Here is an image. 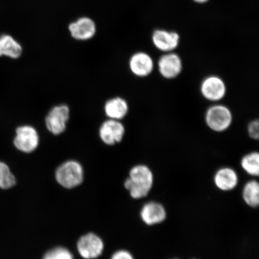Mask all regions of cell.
<instances>
[{
	"instance_id": "cell-1",
	"label": "cell",
	"mask_w": 259,
	"mask_h": 259,
	"mask_svg": "<svg viewBox=\"0 0 259 259\" xmlns=\"http://www.w3.org/2000/svg\"><path fill=\"white\" fill-rule=\"evenodd\" d=\"M154 176L151 168L144 164L135 165L129 171L124 187L134 199L147 197L154 186Z\"/></svg>"
},
{
	"instance_id": "cell-2",
	"label": "cell",
	"mask_w": 259,
	"mask_h": 259,
	"mask_svg": "<svg viewBox=\"0 0 259 259\" xmlns=\"http://www.w3.org/2000/svg\"><path fill=\"white\" fill-rule=\"evenodd\" d=\"M204 121L210 131L221 134L231 128L234 115L228 106L221 103H212L206 110Z\"/></svg>"
},
{
	"instance_id": "cell-3",
	"label": "cell",
	"mask_w": 259,
	"mask_h": 259,
	"mask_svg": "<svg viewBox=\"0 0 259 259\" xmlns=\"http://www.w3.org/2000/svg\"><path fill=\"white\" fill-rule=\"evenodd\" d=\"M83 175V167L79 162L70 160L57 167L55 177L61 186L71 189L82 184Z\"/></svg>"
},
{
	"instance_id": "cell-4",
	"label": "cell",
	"mask_w": 259,
	"mask_h": 259,
	"mask_svg": "<svg viewBox=\"0 0 259 259\" xmlns=\"http://www.w3.org/2000/svg\"><path fill=\"white\" fill-rule=\"evenodd\" d=\"M199 89L203 98L212 103H221L228 93L225 81L215 74H210L203 78Z\"/></svg>"
},
{
	"instance_id": "cell-5",
	"label": "cell",
	"mask_w": 259,
	"mask_h": 259,
	"mask_svg": "<svg viewBox=\"0 0 259 259\" xmlns=\"http://www.w3.org/2000/svg\"><path fill=\"white\" fill-rule=\"evenodd\" d=\"M155 66L163 78L173 80L177 78L182 73L184 63L182 58L176 52L163 53L158 58Z\"/></svg>"
},
{
	"instance_id": "cell-6",
	"label": "cell",
	"mask_w": 259,
	"mask_h": 259,
	"mask_svg": "<svg viewBox=\"0 0 259 259\" xmlns=\"http://www.w3.org/2000/svg\"><path fill=\"white\" fill-rule=\"evenodd\" d=\"M70 110L69 106L60 104L50 109L45 118V125L54 135H60L66 131L69 120Z\"/></svg>"
},
{
	"instance_id": "cell-7",
	"label": "cell",
	"mask_w": 259,
	"mask_h": 259,
	"mask_svg": "<svg viewBox=\"0 0 259 259\" xmlns=\"http://www.w3.org/2000/svg\"><path fill=\"white\" fill-rule=\"evenodd\" d=\"M14 143L17 150L24 153H31L38 147L40 136L37 129L30 125L19 126L16 130Z\"/></svg>"
},
{
	"instance_id": "cell-8",
	"label": "cell",
	"mask_w": 259,
	"mask_h": 259,
	"mask_svg": "<svg viewBox=\"0 0 259 259\" xmlns=\"http://www.w3.org/2000/svg\"><path fill=\"white\" fill-rule=\"evenodd\" d=\"M125 135V128L121 121L108 119L102 123L99 136L105 144L109 146L120 143Z\"/></svg>"
},
{
	"instance_id": "cell-9",
	"label": "cell",
	"mask_w": 259,
	"mask_h": 259,
	"mask_svg": "<svg viewBox=\"0 0 259 259\" xmlns=\"http://www.w3.org/2000/svg\"><path fill=\"white\" fill-rule=\"evenodd\" d=\"M77 249L83 258H96L102 255L104 250V243L98 235L89 233L81 236L77 243Z\"/></svg>"
},
{
	"instance_id": "cell-10",
	"label": "cell",
	"mask_w": 259,
	"mask_h": 259,
	"mask_svg": "<svg viewBox=\"0 0 259 259\" xmlns=\"http://www.w3.org/2000/svg\"><path fill=\"white\" fill-rule=\"evenodd\" d=\"M128 67L134 76L144 78L153 73L155 63L150 54L139 51L133 54L130 58Z\"/></svg>"
},
{
	"instance_id": "cell-11",
	"label": "cell",
	"mask_w": 259,
	"mask_h": 259,
	"mask_svg": "<svg viewBox=\"0 0 259 259\" xmlns=\"http://www.w3.org/2000/svg\"><path fill=\"white\" fill-rule=\"evenodd\" d=\"M151 40L157 50L167 53L175 52L179 47L180 36L176 31L157 29L152 34Z\"/></svg>"
},
{
	"instance_id": "cell-12",
	"label": "cell",
	"mask_w": 259,
	"mask_h": 259,
	"mask_svg": "<svg viewBox=\"0 0 259 259\" xmlns=\"http://www.w3.org/2000/svg\"><path fill=\"white\" fill-rule=\"evenodd\" d=\"M140 217L144 224L149 226L160 225L167 218L166 208L160 202L150 201L142 206Z\"/></svg>"
},
{
	"instance_id": "cell-13",
	"label": "cell",
	"mask_w": 259,
	"mask_h": 259,
	"mask_svg": "<svg viewBox=\"0 0 259 259\" xmlns=\"http://www.w3.org/2000/svg\"><path fill=\"white\" fill-rule=\"evenodd\" d=\"M213 180L215 187L219 190L229 192L238 186L239 177L238 173L232 167L225 166L216 171Z\"/></svg>"
},
{
	"instance_id": "cell-14",
	"label": "cell",
	"mask_w": 259,
	"mask_h": 259,
	"mask_svg": "<svg viewBox=\"0 0 259 259\" xmlns=\"http://www.w3.org/2000/svg\"><path fill=\"white\" fill-rule=\"evenodd\" d=\"M69 30L74 39L85 41L95 36L96 33V25L92 19L83 17L70 24Z\"/></svg>"
},
{
	"instance_id": "cell-15",
	"label": "cell",
	"mask_w": 259,
	"mask_h": 259,
	"mask_svg": "<svg viewBox=\"0 0 259 259\" xmlns=\"http://www.w3.org/2000/svg\"><path fill=\"white\" fill-rule=\"evenodd\" d=\"M104 111L108 119L121 121L128 114V103L121 97H113L106 102Z\"/></svg>"
},
{
	"instance_id": "cell-16",
	"label": "cell",
	"mask_w": 259,
	"mask_h": 259,
	"mask_svg": "<svg viewBox=\"0 0 259 259\" xmlns=\"http://www.w3.org/2000/svg\"><path fill=\"white\" fill-rule=\"evenodd\" d=\"M23 53V48L19 42L12 35L0 34V57L3 56L18 59Z\"/></svg>"
},
{
	"instance_id": "cell-17",
	"label": "cell",
	"mask_w": 259,
	"mask_h": 259,
	"mask_svg": "<svg viewBox=\"0 0 259 259\" xmlns=\"http://www.w3.org/2000/svg\"><path fill=\"white\" fill-rule=\"evenodd\" d=\"M242 199L246 205L252 208H256L259 205V184L255 180L248 181L243 187Z\"/></svg>"
},
{
	"instance_id": "cell-18",
	"label": "cell",
	"mask_w": 259,
	"mask_h": 259,
	"mask_svg": "<svg viewBox=\"0 0 259 259\" xmlns=\"http://www.w3.org/2000/svg\"><path fill=\"white\" fill-rule=\"evenodd\" d=\"M241 166L245 172L252 177H257L259 175V153L252 151L246 154L241 158Z\"/></svg>"
},
{
	"instance_id": "cell-19",
	"label": "cell",
	"mask_w": 259,
	"mask_h": 259,
	"mask_svg": "<svg viewBox=\"0 0 259 259\" xmlns=\"http://www.w3.org/2000/svg\"><path fill=\"white\" fill-rule=\"evenodd\" d=\"M16 183V178L9 167L6 163L0 161V188L3 190H8L14 187Z\"/></svg>"
},
{
	"instance_id": "cell-20",
	"label": "cell",
	"mask_w": 259,
	"mask_h": 259,
	"mask_svg": "<svg viewBox=\"0 0 259 259\" xmlns=\"http://www.w3.org/2000/svg\"><path fill=\"white\" fill-rule=\"evenodd\" d=\"M43 259H74L73 255L68 249L57 247L49 250Z\"/></svg>"
},
{
	"instance_id": "cell-21",
	"label": "cell",
	"mask_w": 259,
	"mask_h": 259,
	"mask_svg": "<svg viewBox=\"0 0 259 259\" xmlns=\"http://www.w3.org/2000/svg\"><path fill=\"white\" fill-rule=\"evenodd\" d=\"M247 134L251 139L255 141L258 140L259 138V121L258 119H254L248 123Z\"/></svg>"
},
{
	"instance_id": "cell-22",
	"label": "cell",
	"mask_w": 259,
	"mask_h": 259,
	"mask_svg": "<svg viewBox=\"0 0 259 259\" xmlns=\"http://www.w3.org/2000/svg\"><path fill=\"white\" fill-rule=\"evenodd\" d=\"M111 259H135L131 252L125 250L116 251L112 255Z\"/></svg>"
},
{
	"instance_id": "cell-23",
	"label": "cell",
	"mask_w": 259,
	"mask_h": 259,
	"mask_svg": "<svg viewBox=\"0 0 259 259\" xmlns=\"http://www.w3.org/2000/svg\"><path fill=\"white\" fill-rule=\"evenodd\" d=\"M194 2L197 3V4H205L208 3L209 0H193Z\"/></svg>"
},
{
	"instance_id": "cell-24",
	"label": "cell",
	"mask_w": 259,
	"mask_h": 259,
	"mask_svg": "<svg viewBox=\"0 0 259 259\" xmlns=\"http://www.w3.org/2000/svg\"><path fill=\"white\" fill-rule=\"evenodd\" d=\"M171 259H179V258H171Z\"/></svg>"
},
{
	"instance_id": "cell-25",
	"label": "cell",
	"mask_w": 259,
	"mask_h": 259,
	"mask_svg": "<svg viewBox=\"0 0 259 259\" xmlns=\"http://www.w3.org/2000/svg\"><path fill=\"white\" fill-rule=\"evenodd\" d=\"M192 259H196V258H192Z\"/></svg>"
}]
</instances>
